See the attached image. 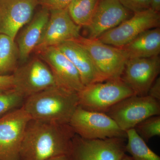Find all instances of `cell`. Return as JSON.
I'll return each mask as SVG.
<instances>
[{
	"label": "cell",
	"instance_id": "cell-15",
	"mask_svg": "<svg viewBox=\"0 0 160 160\" xmlns=\"http://www.w3.org/2000/svg\"><path fill=\"white\" fill-rule=\"evenodd\" d=\"M129 11L118 0H99L89 26V38L97 39L127 19Z\"/></svg>",
	"mask_w": 160,
	"mask_h": 160
},
{
	"label": "cell",
	"instance_id": "cell-21",
	"mask_svg": "<svg viewBox=\"0 0 160 160\" xmlns=\"http://www.w3.org/2000/svg\"><path fill=\"white\" fill-rule=\"evenodd\" d=\"M126 133L125 150L134 160H160V157L148 147L134 129L127 130Z\"/></svg>",
	"mask_w": 160,
	"mask_h": 160
},
{
	"label": "cell",
	"instance_id": "cell-23",
	"mask_svg": "<svg viewBox=\"0 0 160 160\" xmlns=\"http://www.w3.org/2000/svg\"><path fill=\"white\" fill-rule=\"evenodd\" d=\"M146 142L152 138L160 135V116L150 117L138 124L133 128Z\"/></svg>",
	"mask_w": 160,
	"mask_h": 160
},
{
	"label": "cell",
	"instance_id": "cell-19",
	"mask_svg": "<svg viewBox=\"0 0 160 160\" xmlns=\"http://www.w3.org/2000/svg\"><path fill=\"white\" fill-rule=\"evenodd\" d=\"M15 40L0 34V75H9L17 68L19 52Z\"/></svg>",
	"mask_w": 160,
	"mask_h": 160
},
{
	"label": "cell",
	"instance_id": "cell-29",
	"mask_svg": "<svg viewBox=\"0 0 160 160\" xmlns=\"http://www.w3.org/2000/svg\"><path fill=\"white\" fill-rule=\"evenodd\" d=\"M47 160H69L67 155H63L58 156L51 158Z\"/></svg>",
	"mask_w": 160,
	"mask_h": 160
},
{
	"label": "cell",
	"instance_id": "cell-24",
	"mask_svg": "<svg viewBox=\"0 0 160 160\" xmlns=\"http://www.w3.org/2000/svg\"><path fill=\"white\" fill-rule=\"evenodd\" d=\"M128 10L134 13L144 11L150 8L151 0H118Z\"/></svg>",
	"mask_w": 160,
	"mask_h": 160
},
{
	"label": "cell",
	"instance_id": "cell-26",
	"mask_svg": "<svg viewBox=\"0 0 160 160\" xmlns=\"http://www.w3.org/2000/svg\"><path fill=\"white\" fill-rule=\"evenodd\" d=\"M14 88L12 74L0 75V90H7Z\"/></svg>",
	"mask_w": 160,
	"mask_h": 160
},
{
	"label": "cell",
	"instance_id": "cell-22",
	"mask_svg": "<svg viewBox=\"0 0 160 160\" xmlns=\"http://www.w3.org/2000/svg\"><path fill=\"white\" fill-rule=\"evenodd\" d=\"M25 100L14 89L0 90V118L22 107Z\"/></svg>",
	"mask_w": 160,
	"mask_h": 160
},
{
	"label": "cell",
	"instance_id": "cell-9",
	"mask_svg": "<svg viewBox=\"0 0 160 160\" xmlns=\"http://www.w3.org/2000/svg\"><path fill=\"white\" fill-rule=\"evenodd\" d=\"M12 75L13 89L26 99L40 92L58 86L49 66L40 58H34L17 67Z\"/></svg>",
	"mask_w": 160,
	"mask_h": 160
},
{
	"label": "cell",
	"instance_id": "cell-28",
	"mask_svg": "<svg viewBox=\"0 0 160 160\" xmlns=\"http://www.w3.org/2000/svg\"><path fill=\"white\" fill-rule=\"evenodd\" d=\"M150 9L153 11L159 12L160 10V0H151Z\"/></svg>",
	"mask_w": 160,
	"mask_h": 160
},
{
	"label": "cell",
	"instance_id": "cell-17",
	"mask_svg": "<svg viewBox=\"0 0 160 160\" xmlns=\"http://www.w3.org/2000/svg\"><path fill=\"white\" fill-rule=\"evenodd\" d=\"M49 15V10L42 7L20 32L16 43L18 49L19 59L21 62H26L38 46L48 22Z\"/></svg>",
	"mask_w": 160,
	"mask_h": 160
},
{
	"label": "cell",
	"instance_id": "cell-30",
	"mask_svg": "<svg viewBox=\"0 0 160 160\" xmlns=\"http://www.w3.org/2000/svg\"><path fill=\"white\" fill-rule=\"evenodd\" d=\"M118 160H134L132 157L128 155L125 153L122 157L120 158Z\"/></svg>",
	"mask_w": 160,
	"mask_h": 160
},
{
	"label": "cell",
	"instance_id": "cell-25",
	"mask_svg": "<svg viewBox=\"0 0 160 160\" xmlns=\"http://www.w3.org/2000/svg\"><path fill=\"white\" fill-rule=\"evenodd\" d=\"M73 0H39L43 8L48 10L65 9Z\"/></svg>",
	"mask_w": 160,
	"mask_h": 160
},
{
	"label": "cell",
	"instance_id": "cell-6",
	"mask_svg": "<svg viewBox=\"0 0 160 160\" xmlns=\"http://www.w3.org/2000/svg\"><path fill=\"white\" fill-rule=\"evenodd\" d=\"M106 113L126 132L147 118L160 115V102L148 95H133L117 103Z\"/></svg>",
	"mask_w": 160,
	"mask_h": 160
},
{
	"label": "cell",
	"instance_id": "cell-20",
	"mask_svg": "<svg viewBox=\"0 0 160 160\" xmlns=\"http://www.w3.org/2000/svg\"><path fill=\"white\" fill-rule=\"evenodd\" d=\"M99 0H73L67 6L69 15L80 27L89 26L97 7Z\"/></svg>",
	"mask_w": 160,
	"mask_h": 160
},
{
	"label": "cell",
	"instance_id": "cell-3",
	"mask_svg": "<svg viewBox=\"0 0 160 160\" xmlns=\"http://www.w3.org/2000/svg\"><path fill=\"white\" fill-rule=\"evenodd\" d=\"M78 95L80 107L106 113L120 101L136 94L120 78L85 86Z\"/></svg>",
	"mask_w": 160,
	"mask_h": 160
},
{
	"label": "cell",
	"instance_id": "cell-14",
	"mask_svg": "<svg viewBox=\"0 0 160 160\" xmlns=\"http://www.w3.org/2000/svg\"><path fill=\"white\" fill-rule=\"evenodd\" d=\"M39 0H0V34L15 40L20 29L31 21Z\"/></svg>",
	"mask_w": 160,
	"mask_h": 160
},
{
	"label": "cell",
	"instance_id": "cell-5",
	"mask_svg": "<svg viewBox=\"0 0 160 160\" xmlns=\"http://www.w3.org/2000/svg\"><path fill=\"white\" fill-rule=\"evenodd\" d=\"M69 125L75 134L87 139L126 138V132L106 113L89 111L78 106L70 119Z\"/></svg>",
	"mask_w": 160,
	"mask_h": 160
},
{
	"label": "cell",
	"instance_id": "cell-8",
	"mask_svg": "<svg viewBox=\"0 0 160 160\" xmlns=\"http://www.w3.org/2000/svg\"><path fill=\"white\" fill-rule=\"evenodd\" d=\"M160 15L151 9L134 13L118 26L106 32L98 38L105 44L115 47H124L144 32L159 27Z\"/></svg>",
	"mask_w": 160,
	"mask_h": 160
},
{
	"label": "cell",
	"instance_id": "cell-2",
	"mask_svg": "<svg viewBox=\"0 0 160 160\" xmlns=\"http://www.w3.org/2000/svg\"><path fill=\"white\" fill-rule=\"evenodd\" d=\"M78 106L77 92L55 86L26 98L22 107L31 119L69 124Z\"/></svg>",
	"mask_w": 160,
	"mask_h": 160
},
{
	"label": "cell",
	"instance_id": "cell-18",
	"mask_svg": "<svg viewBox=\"0 0 160 160\" xmlns=\"http://www.w3.org/2000/svg\"><path fill=\"white\" fill-rule=\"evenodd\" d=\"M122 48L126 52L129 59L158 56L160 53V27L144 32Z\"/></svg>",
	"mask_w": 160,
	"mask_h": 160
},
{
	"label": "cell",
	"instance_id": "cell-10",
	"mask_svg": "<svg viewBox=\"0 0 160 160\" xmlns=\"http://www.w3.org/2000/svg\"><path fill=\"white\" fill-rule=\"evenodd\" d=\"M31 119L23 107L0 118V160H20L21 145Z\"/></svg>",
	"mask_w": 160,
	"mask_h": 160
},
{
	"label": "cell",
	"instance_id": "cell-4",
	"mask_svg": "<svg viewBox=\"0 0 160 160\" xmlns=\"http://www.w3.org/2000/svg\"><path fill=\"white\" fill-rule=\"evenodd\" d=\"M75 41L88 52L102 82L121 78L129 59L123 48L105 44L98 39L80 36Z\"/></svg>",
	"mask_w": 160,
	"mask_h": 160
},
{
	"label": "cell",
	"instance_id": "cell-12",
	"mask_svg": "<svg viewBox=\"0 0 160 160\" xmlns=\"http://www.w3.org/2000/svg\"><path fill=\"white\" fill-rule=\"evenodd\" d=\"M160 58L157 56L149 58L129 59L121 79L138 96L148 94L151 85L158 77Z\"/></svg>",
	"mask_w": 160,
	"mask_h": 160
},
{
	"label": "cell",
	"instance_id": "cell-27",
	"mask_svg": "<svg viewBox=\"0 0 160 160\" xmlns=\"http://www.w3.org/2000/svg\"><path fill=\"white\" fill-rule=\"evenodd\" d=\"M148 95L160 102V78L155 80L148 92Z\"/></svg>",
	"mask_w": 160,
	"mask_h": 160
},
{
	"label": "cell",
	"instance_id": "cell-16",
	"mask_svg": "<svg viewBox=\"0 0 160 160\" xmlns=\"http://www.w3.org/2000/svg\"><path fill=\"white\" fill-rule=\"evenodd\" d=\"M73 64L84 86L103 82L88 52L75 40L66 41L56 46Z\"/></svg>",
	"mask_w": 160,
	"mask_h": 160
},
{
	"label": "cell",
	"instance_id": "cell-1",
	"mask_svg": "<svg viewBox=\"0 0 160 160\" xmlns=\"http://www.w3.org/2000/svg\"><path fill=\"white\" fill-rule=\"evenodd\" d=\"M75 134L69 124L31 119L20 149V160H47L68 155Z\"/></svg>",
	"mask_w": 160,
	"mask_h": 160
},
{
	"label": "cell",
	"instance_id": "cell-7",
	"mask_svg": "<svg viewBox=\"0 0 160 160\" xmlns=\"http://www.w3.org/2000/svg\"><path fill=\"white\" fill-rule=\"evenodd\" d=\"M126 139H87L75 134L67 155L69 160H118L126 153Z\"/></svg>",
	"mask_w": 160,
	"mask_h": 160
},
{
	"label": "cell",
	"instance_id": "cell-11",
	"mask_svg": "<svg viewBox=\"0 0 160 160\" xmlns=\"http://www.w3.org/2000/svg\"><path fill=\"white\" fill-rule=\"evenodd\" d=\"M49 12L48 22L34 50L38 53L48 47L57 46L66 41L77 40L81 36V27L72 19L67 8Z\"/></svg>",
	"mask_w": 160,
	"mask_h": 160
},
{
	"label": "cell",
	"instance_id": "cell-13",
	"mask_svg": "<svg viewBox=\"0 0 160 160\" xmlns=\"http://www.w3.org/2000/svg\"><path fill=\"white\" fill-rule=\"evenodd\" d=\"M38 54L49 66L58 87L77 93L84 88L77 69L56 46L46 48Z\"/></svg>",
	"mask_w": 160,
	"mask_h": 160
}]
</instances>
